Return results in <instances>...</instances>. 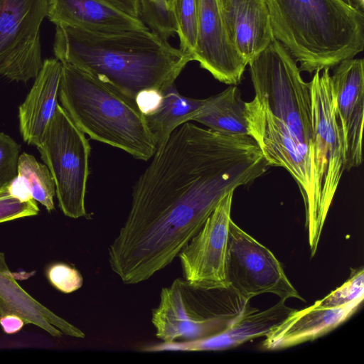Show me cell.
I'll return each instance as SVG.
<instances>
[{
  "label": "cell",
  "instance_id": "obj_9",
  "mask_svg": "<svg viewBox=\"0 0 364 364\" xmlns=\"http://www.w3.org/2000/svg\"><path fill=\"white\" fill-rule=\"evenodd\" d=\"M202 293L203 289L193 287L184 279H176L164 287L159 304L151 314L155 336L162 342L208 337L226 328L245 309L234 314L215 313Z\"/></svg>",
  "mask_w": 364,
  "mask_h": 364
},
{
  "label": "cell",
  "instance_id": "obj_28",
  "mask_svg": "<svg viewBox=\"0 0 364 364\" xmlns=\"http://www.w3.org/2000/svg\"><path fill=\"white\" fill-rule=\"evenodd\" d=\"M116 6L127 14L141 18V7L139 0H109Z\"/></svg>",
  "mask_w": 364,
  "mask_h": 364
},
{
  "label": "cell",
  "instance_id": "obj_11",
  "mask_svg": "<svg viewBox=\"0 0 364 364\" xmlns=\"http://www.w3.org/2000/svg\"><path fill=\"white\" fill-rule=\"evenodd\" d=\"M335 110L344 144L345 171L363 162L364 117V60L348 58L336 66L331 75Z\"/></svg>",
  "mask_w": 364,
  "mask_h": 364
},
{
  "label": "cell",
  "instance_id": "obj_16",
  "mask_svg": "<svg viewBox=\"0 0 364 364\" xmlns=\"http://www.w3.org/2000/svg\"><path fill=\"white\" fill-rule=\"evenodd\" d=\"M48 19L63 25L97 33H114L149 28L109 0H48Z\"/></svg>",
  "mask_w": 364,
  "mask_h": 364
},
{
  "label": "cell",
  "instance_id": "obj_12",
  "mask_svg": "<svg viewBox=\"0 0 364 364\" xmlns=\"http://www.w3.org/2000/svg\"><path fill=\"white\" fill-rule=\"evenodd\" d=\"M193 57L221 82L236 85L242 78L248 63L230 41L217 0H199Z\"/></svg>",
  "mask_w": 364,
  "mask_h": 364
},
{
  "label": "cell",
  "instance_id": "obj_22",
  "mask_svg": "<svg viewBox=\"0 0 364 364\" xmlns=\"http://www.w3.org/2000/svg\"><path fill=\"white\" fill-rule=\"evenodd\" d=\"M170 9L176 23V33L180 40L179 48L193 56L196 38L199 0H171Z\"/></svg>",
  "mask_w": 364,
  "mask_h": 364
},
{
  "label": "cell",
  "instance_id": "obj_5",
  "mask_svg": "<svg viewBox=\"0 0 364 364\" xmlns=\"http://www.w3.org/2000/svg\"><path fill=\"white\" fill-rule=\"evenodd\" d=\"M53 178L58 205L65 216L87 215L85 206L90 145L63 107L58 105L37 146Z\"/></svg>",
  "mask_w": 364,
  "mask_h": 364
},
{
  "label": "cell",
  "instance_id": "obj_8",
  "mask_svg": "<svg viewBox=\"0 0 364 364\" xmlns=\"http://www.w3.org/2000/svg\"><path fill=\"white\" fill-rule=\"evenodd\" d=\"M48 0H0V75L26 82L41 70V26Z\"/></svg>",
  "mask_w": 364,
  "mask_h": 364
},
{
  "label": "cell",
  "instance_id": "obj_2",
  "mask_svg": "<svg viewBox=\"0 0 364 364\" xmlns=\"http://www.w3.org/2000/svg\"><path fill=\"white\" fill-rule=\"evenodd\" d=\"M53 51L129 100L174 83L192 55L173 47L149 28L97 33L55 26Z\"/></svg>",
  "mask_w": 364,
  "mask_h": 364
},
{
  "label": "cell",
  "instance_id": "obj_14",
  "mask_svg": "<svg viewBox=\"0 0 364 364\" xmlns=\"http://www.w3.org/2000/svg\"><path fill=\"white\" fill-rule=\"evenodd\" d=\"M363 299L338 307L314 303L301 310L294 309L266 335L262 348L281 350L315 340L336 328L358 309Z\"/></svg>",
  "mask_w": 364,
  "mask_h": 364
},
{
  "label": "cell",
  "instance_id": "obj_17",
  "mask_svg": "<svg viewBox=\"0 0 364 364\" xmlns=\"http://www.w3.org/2000/svg\"><path fill=\"white\" fill-rule=\"evenodd\" d=\"M62 63L46 59L25 101L19 107V129L26 143L38 146L53 118L58 103Z\"/></svg>",
  "mask_w": 364,
  "mask_h": 364
},
{
  "label": "cell",
  "instance_id": "obj_1",
  "mask_svg": "<svg viewBox=\"0 0 364 364\" xmlns=\"http://www.w3.org/2000/svg\"><path fill=\"white\" fill-rule=\"evenodd\" d=\"M152 157L108 248L109 267L125 284L144 282L171 264L225 196L270 167L250 135H223L190 122Z\"/></svg>",
  "mask_w": 364,
  "mask_h": 364
},
{
  "label": "cell",
  "instance_id": "obj_10",
  "mask_svg": "<svg viewBox=\"0 0 364 364\" xmlns=\"http://www.w3.org/2000/svg\"><path fill=\"white\" fill-rule=\"evenodd\" d=\"M233 191L218 204L178 254L183 279L203 290H228L226 262Z\"/></svg>",
  "mask_w": 364,
  "mask_h": 364
},
{
  "label": "cell",
  "instance_id": "obj_13",
  "mask_svg": "<svg viewBox=\"0 0 364 364\" xmlns=\"http://www.w3.org/2000/svg\"><path fill=\"white\" fill-rule=\"evenodd\" d=\"M294 309L287 306L283 299L263 311L245 306L240 316L218 333L194 340L161 342L144 346L141 351L195 352L230 349L251 339L266 336L272 328Z\"/></svg>",
  "mask_w": 364,
  "mask_h": 364
},
{
  "label": "cell",
  "instance_id": "obj_29",
  "mask_svg": "<svg viewBox=\"0 0 364 364\" xmlns=\"http://www.w3.org/2000/svg\"><path fill=\"white\" fill-rule=\"evenodd\" d=\"M349 6L359 10L363 11V0H342Z\"/></svg>",
  "mask_w": 364,
  "mask_h": 364
},
{
  "label": "cell",
  "instance_id": "obj_23",
  "mask_svg": "<svg viewBox=\"0 0 364 364\" xmlns=\"http://www.w3.org/2000/svg\"><path fill=\"white\" fill-rule=\"evenodd\" d=\"M363 297L364 271L361 267L353 270L348 281L315 304L324 307H338Z\"/></svg>",
  "mask_w": 364,
  "mask_h": 364
},
{
  "label": "cell",
  "instance_id": "obj_18",
  "mask_svg": "<svg viewBox=\"0 0 364 364\" xmlns=\"http://www.w3.org/2000/svg\"><path fill=\"white\" fill-rule=\"evenodd\" d=\"M19 316L26 324L37 326L53 337L66 336L83 338L85 333L58 316L27 293L9 269L5 255L0 252V318L6 314Z\"/></svg>",
  "mask_w": 364,
  "mask_h": 364
},
{
  "label": "cell",
  "instance_id": "obj_7",
  "mask_svg": "<svg viewBox=\"0 0 364 364\" xmlns=\"http://www.w3.org/2000/svg\"><path fill=\"white\" fill-rule=\"evenodd\" d=\"M226 278L228 290L243 301L264 293L304 300L274 254L237 226L229 225Z\"/></svg>",
  "mask_w": 364,
  "mask_h": 364
},
{
  "label": "cell",
  "instance_id": "obj_21",
  "mask_svg": "<svg viewBox=\"0 0 364 364\" xmlns=\"http://www.w3.org/2000/svg\"><path fill=\"white\" fill-rule=\"evenodd\" d=\"M15 181L48 212L54 209L55 186L47 166L38 162L27 153L19 155L18 173Z\"/></svg>",
  "mask_w": 364,
  "mask_h": 364
},
{
  "label": "cell",
  "instance_id": "obj_27",
  "mask_svg": "<svg viewBox=\"0 0 364 364\" xmlns=\"http://www.w3.org/2000/svg\"><path fill=\"white\" fill-rule=\"evenodd\" d=\"M26 322L16 314H6L0 318V325L4 333L14 334L20 331Z\"/></svg>",
  "mask_w": 364,
  "mask_h": 364
},
{
  "label": "cell",
  "instance_id": "obj_24",
  "mask_svg": "<svg viewBox=\"0 0 364 364\" xmlns=\"http://www.w3.org/2000/svg\"><path fill=\"white\" fill-rule=\"evenodd\" d=\"M21 147L12 138L0 132V193L16 178Z\"/></svg>",
  "mask_w": 364,
  "mask_h": 364
},
{
  "label": "cell",
  "instance_id": "obj_20",
  "mask_svg": "<svg viewBox=\"0 0 364 364\" xmlns=\"http://www.w3.org/2000/svg\"><path fill=\"white\" fill-rule=\"evenodd\" d=\"M192 121L223 135H250L245 117V102L235 85H230L222 92L206 98Z\"/></svg>",
  "mask_w": 364,
  "mask_h": 364
},
{
  "label": "cell",
  "instance_id": "obj_25",
  "mask_svg": "<svg viewBox=\"0 0 364 364\" xmlns=\"http://www.w3.org/2000/svg\"><path fill=\"white\" fill-rule=\"evenodd\" d=\"M38 211L35 200H22L10 191L9 186L0 193V223L34 216Z\"/></svg>",
  "mask_w": 364,
  "mask_h": 364
},
{
  "label": "cell",
  "instance_id": "obj_4",
  "mask_svg": "<svg viewBox=\"0 0 364 364\" xmlns=\"http://www.w3.org/2000/svg\"><path fill=\"white\" fill-rule=\"evenodd\" d=\"M62 107L77 127L96 141L147 161L156 146L137 105L90 73L62 63Z\"/></svg>",
  "mask_w": 364,
  "mask_h": 364
},
{
  "label": "cell",
  "instance_id": "obj_26",
  "mask_svg": "<svg viewBox=\"0 0 364 364\" xmlns=\"http://www.w3.org/2000/svg\"><path fill=\"white\" fill-rule=\"evenodd\" d=\"M49 282L58 291L69 294L78 290L83 284L80 272L75 267L63 262H55L46 269Z\"/></svg>",
  "mask_w": 364,
  "mask_h": 364
},
{
  "label": "cell",
  "instance_id": "obj_3",
  "mask_svg": "<svg viewBox=\"0 0 364 364\" xmlns=\"http://www.w3.org/2000/svg\"><path fill=\"white\" fill-rule=\"evenodd\" d=\"M274 37L312 73L364 48V14L342 0H266Z\"/></svg>",
  "mask_w": 364,
  "mask_h": 364
},
{
  "label": "cell",
  "instance_id": "obj_15",
  "mask_svg": "<svg viewBox=\"0 0 364 364\" xmlns=\"http://www.w3.org/2000/svg\"><path fill=\"white\" fill-rule=\"evenodd\" d=\"M236 50L249 63L274 40L266 0H217Z\"/></svg>",
  "mask_w": 364,
  "mask_h": 364
},
{
  "label": "cell",
  "instance_id": "obj_6",
  "mask_svg": "<svg viewBox=\"0 0 364 364\" xmlns=\"http://www.w3.org/2000/svg\"><path fill=\"white\" fill-rule=\"evenodd\" d=\"M329 68L314 72L309 82L313 128V159L319 220L326 216L345 171L343 133L337 119Z\"/></svg>",
  "mask_w": 364,
  "mask_h": 364
},
{
  "label": "cell",
  "instance_id": "obj_30",
  "mask_svg": "<svg viewBox=\"0 0 364 364\" xmlns=\"http://www.w3.org/2000/svg\"><path fill=\"white\" fill-rule=\"evenodd\" d=\"M165 1H166L168 8L171 10L170 6H171V0H165Z\"/></svg>",
  "mask_w": 364,
  "mask_h": 364
},
{
  "label": "cell",
  "instance_id": "obj_19",
  "mask_svg": "<svg viewBox=\"0 0 364 364\" xmlns=\"http://www.w3.org/2000/svg\"><path fill=\"white\" fill-rule=\"evenodd\" d=\"M205 99L183 96L173 83L160 91L156 103L143 113L147 128L159 148L170 134L181 124L192 121Z\"/></svg>",
  "mask_w": 364,
  "mask_h": 364
}]
</instances>
